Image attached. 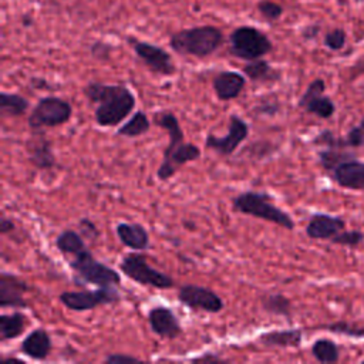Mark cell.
I'll list each match as a JSON object with an SVG mask.
<instances>
[{"instance_id": "cell-24", "label": "cell", "mask_w": 364, "mask_h": 364, "mask_svg": "<svg viewBox=\"0 0 364 364\" xmlns=\"http://www.w3.org/2000/svg\"><path fill=\"white\" fill-rule=\"evenodd\" d=\"M243 74L252 81V82H274L279 81L282 74L279 70L273 68L269 61L264 58H257L253 61H247L243 65Z\"/></svg>"}, {"instance_id": "cell-40", "label": "cell", "mask_w": 364, "mask_h": 364, "mask_svg": "<svg viewBox=\"0 0 364 364\" xmlns=\"http://www.w3.org/2000/svg\"><path fill=\"white\" fill-rule=\"evenodd\" d=\"M279 111H280V102L276 100L274 101L263 100L255 108V112H257L260 115H276Z\"/></svg>"}, {"instance_id": "cell-8", "label": "cell", "mask_w": 364, "mask_h": 364, "mask_svg": "<svg viewBox=\"0 0 364 364\" xmlns=\"http://www.w3.org/2000/svg\"><path fill=\"white\" fill-rule=\"evenodd\" d=\"M121 296L115 287H100L97 290H74L58 294V301L73 311H88L98 306L119 301Z\"/></svg>"}, {"instance_id": "cell-21", "label": "cell", "mask_w": 364, "mask_h": 364, "mask_svg": "<svg viewBox=\"0 0 364 364\" xmlns=\"http://www.w3.org/2000/svg\"><path fill=\"white\" fill-rule=\"evenodd\" d=\"M119 242L132 250H146L149 247V233L141 223L119 222L115 226Z\"/></svg>"}, {"instance_id": "cell-33", "label": "cell", "mask_w": 364, "mask_h": 364, "mask_svg": "<svg viewBox=\"0 0 364 364\" xmlns=\"http://www.w3.org/2000/svg\"><path fill=\"white\" fill-rule=\"evenodd\" d=\"M346 41H347V34L343 28L340 27H336L333 30H328L326 34H324V38H323V43L324 46L331 50V51H338L341 48H344L346 46Z\"/></svg>"}, {"instance_id": "cell-28", "label": "cell", "mask_w": 364, "mask_h": 364, "mask_svg": "<svg viewBox=\"0 0 364 364\" xmlns=\"http://www.w3.org/2000/svg\"><path fill=\"white\" fill-rule=\"evenodd\" d=\"M149 128H151V121L148 115L144 111L138 109L136 112L132 114V117L125 124L119 125L117 134L127 138H136L146 134Z\"/></svg>"}, {"instance_id": "cell-12", "label": "cell", "mask_w": 364, "mask_h": 364, "mask_svg": "<svg viewBox=\"0 0 364 364\" xmlns=\"http://www.w3.org/2000/svg\"><path fill=\"white\" fill-rule=\"evenodd\" d=\"M326 91V82L323 78H316L313 80L303 95L299 100V107L303 108L306 112L313 114L318 118L327 119L333 117L336 111V105L333 100L323 92Z\"/></svg>"}, {"instance_id": "cell-23", "label": "cell", "mask_w": 364, "mask_h": 364, "mask_svg": "<svg viewBox=\"0 0 364 364\" xmlns=\"http://www.w3.org/2000/svg\"><path fill=\"white\" fill-rule=\"evenodd\" d=\"M303 333L300 328L266 331L257 337V341L264 347L274 348H296L301 344Z\"/></svg>"}, {"instance_id": "cell-48", "label": "cell", "mask_w": 364, "mask_h": 364, "mask_svg": "<svg viewBox=\"0 0 364 364\" xmlns=\"http://www.w3.org/2000/svg\"><path fill=\"white\" fill-rule=\"evenodd\" d=\"M363 363H364V361H363Z\"/></svg>"}, {"instance_id": "cell-31", "label": "cell", "mask_w": 364, "mask_h": 364, "mask_svg": "<svg viewBox=\"0 0 364 364\" xmlns=\"http://www.w3.org/2000/svg\"><path fill=\"white\" fill-rule=\"evenodd\" d=\"M353 156L354 154L344 151V148H326L318 151V162L327 172H331L336 165Z\"/></svg>"}, {"instance_id": "cell-46", "label": "cell", "mask_w": 364, "mask_h": 364, "mask_svg": "<svg viewBox=\"0 0 364 364\" xmlns=\"http://www.w3.org/2000/svg\"><path fill=\"white\" fill-rule=\"evenodd\" d=\"M355 3H364V0H354Z\"/></svg>"}, {"instance_id": "cell-44", "label": "cell", "mask_w": 364, "mask_h": 364, "mask_svg": "<svg viewBox=\"0 0 364 364\" xmlns=\"http://www.w3.org/2000/svg\"><path fill=\"white\" fill-rule=\"evenodd\" d=\"M353 74L354 75H361V74H364V57L363 58H360L354 65H353Z\"/></svg>"}, {"instance_id": "cell-42", "label": "cell", "mask_w": 364, "mask_h": 364, "mask_svg": "<svg viewBox=\"0 0 364 364\" xmlns=\"http://www.w3.org/2000/svg\"><path fill=\"white\" fill-rule=\"evenodd\" d=\"M320 33V26L318 24H309L301 30V37L304 40H314Z\"/></svg>"}, {"instance_id": "cell-27", "label": "cell", "mask_w": 364, "mask_h": 364, "mask_svg": "<svg viewBox=\"0 0 364 364\" xmlns=\"http://www.w3.org/2000/svg\"><path fill=\"white\" fill-rule=\"evenodd\" d=\"M55 246L64 256H74L87 249L82 235L71 229H65L57 236Z\"/></svg>"}, {"instance_id": "cell-9", "label": "cell", "mask_w": 364, "mask_h": 364, "mask_svg": "<svg viewBox=\"0 0 364 364\" xmlns=\"http://www.w3.org/2000/svg\"><path fill=\"white\" fill-rule=\"evenodd\" d=\"M127 41L136 54V57L145 64L149 71L159 75H173L176 73V65L171 54L162 47L152 43L141 41L135 37H128Z\"/></svg>"}, {"instance_id": "cell-20", "label": "cell", "mask_w": 364, "mask_h": 364, "mask_svg": "<svg viewBox=\"0 0 364 364\" xmlns=\"http://www.w3.org/2000/svg\"><path fill=\"white\" fill-rule=\"evenodd\" d=\"M53 350L51 337L46 328H34L20 344V351L31 360H46Z\"/></svg>"}, {"instance_id": "cell-47", "label": "cell", "mask_w": 364, "mask_h": 364, "mask_svg": "<svg viewBox=\"0 0 364 364\" xmlns=\"http://www.w3.org/2000/svg\"><path fill=\"white\" fill-rule=\"evenodd\" d=\"M338 1H340V3H344V0H338Z\"/></svg>"}, {"instance_id": "cell-13", "label": "cell", "mask_w": 364, "mask_h": 364, "mask_svg": "<svg viewBox=\"0 0 364 364\" xmlns=\"http://www.w3.org/2000/svg\"><path fill=\"white\" fill-rule=\"evenodd\" d=\"M200 156V148L192 142H183L169 154H164V159L156 171L159 181L165 182L171 179L181 166L188 162L196 161Z\"/></svg>"}, {"instance_id": "cell-39", "label": "cell", "mask_w": 364, "mask_h": 364, "mask_svg": "<svg viewBox=\"0 0 364 364\" xmlns=\"http://www.w3.org/2000/svg\"><path fill=\"white\" fill-rule=\"evenodd\" d=\"M78 228H80V233L82 235V237L95 240L100 236V230H98L97 225L88 218H81L78 222Z\"/></svg>"}, {"instance_id": "cell-22", "label": "cell", "mask_w": 364, "mask_h": 364, "mask_svg": "<svg viewBox=\"0 0 364 364\" xmlns=\"http://www.w3.org/2000/svg\"><path fill=\"white\" fill-rule=\"evenodd\" d=\"M152 121L156 127L162 128L164 131L168 132L169 136V144L166 145L164 154H169L173 149H176L181 144L185 142L183 139V131L181 128L179 119L176 118V115L172 111L168 109H162V111H156L152 115Z\"/></svg>"}, {"instance_id": "cell-6", "label": "cell", "mask_w": 364, "mask_h": 364, "mask_svg": "<svg viewBox=\"0 0 364 364\" xmlns=\"http://www.w3.org/2000/svg\"><path fill=\"white\" fill-rule=\"evenodd\" d=\"M119 270L132 282L141 286H149L159 290H168L175 286V280L166 273L152 267L146 262V256L135 252L127 253L119 262Z\"/></svg>"}, {"instance_id": "cell-30", "label": "cell", "mask_w": 364, "mask_h": 364, "mask_svg": "<svg viewBox=\"0 0 364 364\" xmlns=\"http://www.w3.org/2000/svg\"><path fill=\"white\" fill-rule=\"evenodd\" d=\"M311 355L318 363L331 364L340 360V348L330 338H317L311 346Z\"/></svg>"}, {"instance_id": "cell-32", "label": "cell", "mask_w": 364, "mask_h": 364, "mask_svg": "<svg viewBox=\"0 0 364 364\" xmlns=\"http://www.w3.org/2000/svg\"><path fill=\"white\" fill-rule=\"evenodd\" d=\"M256 9L260 13V16L263 18H266L267 21H276L283 14L282 4H279L273 0H260V1H257Z\"/></svg>"}, {"instance_id": "cell-36", "label": "cell", "mask_w": 364, "mask_h": 364, "mask_svg": "<svg viewBox=\"0 0 364 364\" xmlns=\"http://www.w3.org/2000/svg\"><path fill=\"white\" fill-rule=\"evenodd\" d=\"M314 144L321 145L324 148H346V139L336 138L331 131H323L314 138Z\"/></svg>"}, {"instance_id": "cell-15", "label": "cell", "mask_w": 364, "mask_h": 364, "mask_svg": "<svg viewBox=\"0 0 364 364\" xmlns=\"http://www.w3.org/2000/svg\"><path fill=\"white\" fill-rule=\"evenodd\" d=\"M28 291V286L26 282L18 279L17 276L1 272L0 274V307H16L24 309L27 307V301L24 300V293Z\"/></svg>"}, {"instance_id": "cell-19", "label": "cell", "mask_w": 364, "mask_h": 364, "mask_svg": "<svg viewBox=\"0 0 364 364\" xmlns=\"http://www.w3.org/2000/svg\"><path fill=\"white\" fill-rule=\"evenodd\" d=\"M346 226V222L340 216H333L328 213H314L311 215L306 233L310 239L330 240L337 233H340Z\"/></svg>"}, {"instance_id": "cell-4", "label": "cell", "mask_w": 364, "mask_h": 364, "mask_svg": "<svg viewBox=\"0 0 364 364\" xmlns=\"http://www.w3.org/2000/svg\"><path fill=\"white\" fill-rule=\"evenodd\" d=\"M68 266L78 279V283H91L98 287H118L121 284V274L97 260L88 249L71 256Z\"/></svg>"}, {"instance_id": "cell-2", "label": "cell", "mask_w": 364, "mask_h": 364, "mask_svg": "<svg viewBox=\"0 0 364 364\" xmlns=\"http://www.w3.org/2000/svg\"><path fill=\"white\" fill-rule=\"evenodd\" d=\"M225 41L222 30L212 24L195 26L175 31L169 37L171 48L181 55L205 58L216 53Z\"/></svg>"}, {"instance_id": "cell-37", "label": "cell", "mask_w": 364, "mask_h": 364, "mask_svg": "<svg viewBox=\"0 0 364 364\" xmlns=\"http://www.w3.org/2000/svg\"><path fill=\"white\" fill-rule=\"evenodd\" d=\"M364 144V117L358 125L353 127L346 135V145L350 148H358Z\"/></svg>"}, {"instance_id": "cell-25", "label": "cell", "mask_w": 364, "mask_h": 364, "mask_svg": "<svg viewBox=\"0 0 364 364\" xmlns=\"http://www.w3.org/2000/svg\"><path fill=\"white\" fill-rule=\"evenodd\" d=\"M27 321L28 320L26 314L20 311H13L9 314L3 313L0 316V340L7 341L20 337L24 331Z\"/></svg>"}, {"instance_id": "cell-26", "label": "cell", "mask_w": 364, "mask_h": 364, "mask_svg": "<svg viewBox=\"0 0 364 364\" xmlns=\"http://www.w3.org/2000/svg\"><path fill=\"white\" fill-rule=\"evenodd\" d=\"M30 101L20 95L3 91L0 94V111L3 117H21L27 112Z\"/></svg>"}, {"instance_id": "cell-41", "label": "cell", "mask_w": 364, "mask_h": 364, "mask_svg": "<svg viewBox=\"0 0 364 364\" xmlns=\"http://www.w3.org/2000/svg\"><path fill=\"white\" fill-rule=\"evenodd\" d=\"M107 364H128V363H139L141 360L138 357L122 354V353H111L104 360Z\"/></svg>"}, {"instance_id": "cell-17", "label": "cell", "mask_w": 364, "mask_h": 364, "mask_svg": "<svg viewBox=\"0 0 364 364\" xmlns=\"http://www.w3.org/2000/svg\"><path fill=\"white\" fill-rule=\"evenodd\" d=\"M26 149L28 155V161L41 171H50L57 166V158L51 148V142L38 132L37 135H31L26 142Z\"/></svg>"}, {"instance_id": "cell-11", "label": "cell", "mask_w": 364, "mask_h": 364, "mask_svg": "<svg viewBox=\"0 0 364 364\" xmlns=\"http://www.w3.org/2000/svg\"><path fill=\"white\" fill-rule=\"evenodd\" d=\"M178 300L195 311L219 313L225 307L223 300L216 291L192 283H186L179 287Z\"/></svg>"}, {"instance_id": "cell-18", "label": "cell", "mask_w": 364, "mask_h": 364, "mask_svg": "<svg viewBox=\"0 0 364 364\" xmlns=\"http://www.w3.org/2000/svg\"><path fill=\"white\" fill-rule=\"evenodd\" d=\"M245 85H246L245 75L232 70L220 71L212 80L215 95L220 101H230L237 98L243 91Z\"/></svg>"}, {"instance_id": "cell-10", "label": "cell", "mask_w": 364, "mask_h": 364, "mask_svg": "<svg viewBox=\"0 0 364 364\" xmlns=\"http://www.w3.org/2000/svg\"><path fill=\"white\" fill-rule=\"evenodd\" d=\"M249 135L247 122L236 114L229 117L228 132L223 136H216L215 134H208L205 138V148L218 152L219 155L229 156L236 152L240 144Z\"/></svg>"}, {"instance_id": "cell-34", "label": "cell", "mask_w": 364, "mask_h": 364, "mask_svg": "<svg viewBox=\"0 0 364 364\" xmlns=\"http://www.w3.org/2000/svg\"><path fill=\"white\" fill-rule=\"evenodd\" d=\"M331 243L347 246V247H355L364 240V233L360 230H341L334 237L330 239Z\"/></svg>"}, {"instance_id": "cell-29", "label": "cell", "mask_w": 364, "mask_h": 364, "mask_svg": "<svg viewBox=\"0 0 364 364\" xmlns=\"http://www.w3.org/2000/svg\"><path fill=\"white\" fill-rule=\"evenodd\" d=\"M262 309L273 316L291 317V301L283 293H269L262 297Z\"/></svg>"}, {"instance_id": "cell-16", "label": "cell", "mask_w": 364, "mask_h": 364, "mask_svg": "<svg viewBox=\"0 0 364 364\" xmlns=\"http://www.w3.org/2000/svg\"><path fill=\"white\" fill-rule=\"evenodd\" d=\"M330 173L341 188L353 191L364 189V162L355 159V156L340 162Z\"/></svg>"}, {"instance_id": "cell-38", "label": "cell", "mask_w": 364, "mask_h": 364, "mask_svg": "<svg viewBox=\"0 0 364 364\" xmlns=\"http://www.w3.org/2000/svg\"><path fill=\"white\" fill-rule=\"evenodd\" d=\"M90 51H91V55L95 58V60H100V61H107L111 58V53H112V46L108 44V43H104V41H94L90 47Z\"/></svg>"}, {"instance_id": "cell-5", "label": "cell", "mask_w": 364, "mask_h": 364, "mask_svg": "<svg viewBox=\"0 0 364 364\" xmlns=\"http://www.w3.org/2000/svg\"><path fill=\"white\" fill-rule=\"evenodd\" d=\"M273 50V43L255 26H239L229 34V51L236 58L253 61L263 58Z\"/></svg>"}, {"instance_id": "cell-3", "label": "cell", "mask_w": 364, "mask_h": 364, "mask_svg": "<svg viewBox=\"0 0 364 364\" xmlns=\"http://www.w3.org/2000/svg\"><path fill=\"white\" fill-rule=\"evenodd\" d=\"M233 210L237 213L249 215L270 223H274L283 229L293 230L294 229V220L291 216L276 206L272 202V196L266 192H257V191H245L236 195L232 199Z\"/></svg>"}, {"instance_id": "cell-14", "label": "cell", "mask_w": 364, "mask_h": 364, "mask_svg": "<svg viewBox=\"0 0 364 364\" xmlns=\"http://www.w3.org/2000/svg\"><path fill=\"white\" fill-rule=\"evenodd\" d=\"M148 324L161 338L173 340L182 334V326L175 313L166 306H154L148 311Z\"/></svg>"}, {"instance_id": "cell-7", "label": "cell", "mask_w": 364, "mask_h": 364, "mask_svg": "<svg viewBox=\"0 0 364 364\" xmlns=\"http://www.w3.org/2000/svg\"><path fill=\"white\" fill-rule=\"evenodd\" d=\"M73 115L71 104L60 97L48 95L37 101L31 109L27 122L28 127L34 131L41 128H54L60 127L70 121Z\"/></svg>"}, {"instance_id": "cell-1", "label": "cell", "mask_w": 364, "mask_h": 364, "mask_svg": "<svg viewBox=\"0 0 364 364\" xmlns=\"http://www.w3.org/2000/svg\"><path fill=\"white\" fill-rule=\"evenodd\" d=\"M82 91L90 102L98 104L94 118L100 127L119 125L134 111L136 104L134 92L122 84L90 81Z\"/></svg>"}, {"instance_id": "cell-43", "label": "cell", "mask_w": 364, "mask_h": 364, "mask_svg": "<svg viewBox=\"0 0 364 364\" xmlns=\"http://www.w3.org/2000/svg\"><path fill=\"white\" fill-rule=\"evenodd\" d=\"M14 230V222L6 216H1L0 219V233L1 235H7L11 233Z\"/></svg>"}, {"instance_id": "cell-45", "label": "cell", "mask_w": 364, "mask_h": 364, "mask_svg": "<svg viewBox=\"0 0 364 364\" xmlns=\"http://www.w3.org/2000/svg\"><path fill=\"white\" fill-rule=\"evenodd\" d=\"M193 360L195 361H209V360H212V361H222V358H219L218 355H202V357H196Z\"/></svg>"}, {"instance_id": "cell-35", "label": "cell", "mask_w": 364, "mask_h": 364, "mask_svg": "<svg viewBox=\"0 0 364 364\" xmlns=\"http://www.w3.org/2000/svg\"><path fill=\"white\" fill-rule=\"evenodd\" d=\"M328 331L336 333V334H343L347 337H354V338H363L364 337V327L354 326L346 321H337L333 324H328L326 327Z\"/></svg>"}]
</instances>
